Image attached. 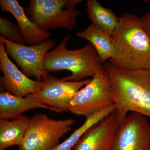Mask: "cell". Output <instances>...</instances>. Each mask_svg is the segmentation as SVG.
Here are the masks:
<instances>
[{
  "mask_svg": "<svg viewBox=\"0 0 150 150\" xmlns=\"http://www.w3.org/2000/svg\"><path fill=\"white\" fill-rule=\"evenodd\" d=\"M104 67L112 86L119 123L129 112H137L150 119V69H126L110 62Z\"/></svg>",
  "mask_w": 150,
  "mask_h": 150,
  "instance_id": "cell-1",
  "label": "cell"
},
{
  "mask_svg": "<svg viewBox=\"0 0 150 150\" xmlns=\"http://www.w3.org/2000/svg\"><path fill=\"white\" fill-rule=\"evenodd\" d=\"M120 18L118 27L111 35L114 53L109 62L126 69H150V41L141 18L125 13Z\"/></svg>",
  "mask_w": 150,
  "mask_h": 150,
  "instance_id": "cell-2",
  "label": "cell"
},
{
  "mask_svg": "<svg viewBox=\"0 0 150 150\" xmlns=\"http://www.w3.org/2000/svg\"><path fill=\"white\" fill-rule=\"evenodd\" d=\"M70 38V35H66L56 48L46 54L44 67L48 73L67 70L71 74L62 78V81H79L89 77H93L104 69L91 43L80 49L69 50L67 43Z\"/></svg>",
  "mask_w": 150,
  "mask_h": 150,
  "instance_id": "cell-3",
  "label": "cell"
},
{
  "mask_svg": "<svg viewBox=\"0 0 150 150\" xmlns=\"http://www.w3.org/2000/svg\"><path fill=\"white\" fill-rule=\"evenodd\" d=\"M82 0H31L25 8L28 18L44 30L64 29L71 30L76 26L81 14L76 9Z\"/></svg>",
  "mask_w": 150,
  "mask_h": 150,
  "instance_id": "cell-4",
  "label": "cell"
},
{
  "mask_svg": "<svg viewBox=\"0 0 150 150\" xmlns=\"http://www.w3.org/2000/svg\"><path fill=\"white\" fill-rule=\"evenodd\" d=\"M76 123L72 118L56 120L43 113L30 118L29 126L18 150H51Z\"/></svg>",
  "mask_w": 150,
  "mask_h": 150,
  "instance_id": "cell-5",
  "label": "cell"
},
{
  "mask_svg": "<svg viewBox=\"0 0 150 150\" xmlns=\"http://www.w3.org/2000/svg\"><path fill=\"white\" fill-rule=\"evenodd\" d=\"M114 104L112 86L105 68L78 92L70 103L69 112L86 118Z\"/></svg>",
  "mask_w": 150,
  "mask_h": 150,
  "instance_id": "cell-6",
  "label": "cell"
},
{
  "mask_svg": "<svg viewBox=\"0 0 150 150\" xmlns=\"http://www.w3.org/2000/svg\"><path fill=\"white\" fill-rule=\"evenodd\" d=\"M0 41L4 44L8 55L28 77H34L36 81H43L53 76L45 69L44 60L46 54L56 46L54 39H49L34 46L13 43L1 35Z\"/></svg>",
  "mask_w": 150,
  "mask_h": 150,
  "instance_id": "cell-7",
  "label": "cell"
},
{
  "mask_svg": "<svg viewBox=\"0 0 150 150\" xmlns=\"http://www.w3.org/2000/svg\"><path fill=\"white\" fill-rule=\"evenodd\" d=\"M111 150H150V123L147 117L130 112L119 123Z\"/></svg>",
  "mask_w": 150,
  "mask_h": 150,
  "instance_id": "cell-8",
  "label": "cell"
},
{
  "mask_svg": "<svg viewBox=\"0 0 150 150\" xmlns=\"http://www.w3.org/2000/svg\"><path fill=\"white\" fill-rule=\"evenodd\" d=\"M91 81V79L79 81H64L53 76L41 81L39 91L34 95L40 102L59 113L69 112L70 103L75 95Z\"/></svg>",
  "mask_w": 150,
  "mask_h": 150,
  "instance_id": "cell-9",
  "label": "cell"
},
{
  "mask_svg": "<svg viewBox=\"0 0 150 150\" xmlns=\"http://www.w3.org/2000/svg\"><path fill=\"white\" fill-rule=\"evenodd\" d=\"M0 69L3 73L0 78L1 88L13 95L24 97L35 95L40 86L41 81L30 79L20 71L9 58L4 44L0 41Z\"/></svg>",
  "mask_w": 150,
  "mask_h": 150,
  "instance_id": "cell-10",
  "label": "cell"
},
{
  "mask_svg": "<svg viewBox=\"0 0 150 150\" xmlns=\"http://www.w3.org/2000/svg\"><path fill=\"white\" fill-rule=\"evenodd\" d=\"M119 124L116 111L92 127L73 150H111Z\"/></svg>",
  "mask_w": 150,
  "mask_h": 150,
  "instance_id": "cell-11",
  "label": "cell"
},
{
  "mask_svg": "<svg viewBox=\"0 0 150 150\" xmlns=\"http://www.w3.org/2000/svg\"><path fill=\"white\" fill-rule=\"evenodd\" d=\"M0 6L2 12H8L14 17L28 46L38 45L49 40L51 33L40 29L34 23L17 1L1 0Z\"/></svg>",
  "mask_w": 150,
  "mask_h": 150,
  "instance_id": "cell-12",
  "label": "cell"
},
{
  "mask_svg": "<svg viewBox=\"0 0 150 150\" xmlns=\"http://www.w3.org/2000/svg\"><path fill=\"white\" fill-rule=\"evenodd\" d=\"M42 108L59 113L56 109L49 107L39 101L34 95L24 97L13 95L8 92L0 93V119H14L22 115L28 110Z\"/></svg>",
  "mask_w": 150,
  "mask_h": 150,
  "instance_id": "cell-13",
  "label": "cell"
},
{
  "mask_svg": "<svg viewBox=\"0 0 150 150\" xmlns=\"http://www.w3.org/2000/svg\"><path fill=\"white\" fill-rule=\"evenodd\" d=\"M30 118L21 115L14 119H0V150L19 146L29 126Z\"/></svg>",
  "mask_w": 150,
  "mask_h": 150,
  "instance_id": "cell-14",
  "label": "cell"
},
{
  "mask_svg": "<svg viewBox=\"0 0 150 150\" xmlns=\"http://www.w3.org/2000/svg\"><path fill=\"white\" fill-rule=\"evenodd\" d=\"M76 35L88 40L93 46L101 64L113 57L114 47L111 36L96 25L91 23L83 31L77 33Z\"/></svg>",
  "mask_w": 150,
  "mask_h": 150,
  "instance_id": "cell-15",
  "label": "cell"
},
{
  "mask_svg": "<svg viewBox=\"0 0 150 150\" xmlns=\"http://www.w3.org/2000/svg\"><path fill=\"white\" fill-rule=\"evenodd\" d=\"M86 6L92 23L111 36L119 25L120 18L112 10L103 6L96 0H87Z\"/></svg>",
  "mask_w": 150,
  "mask_h": 150,
  "instance_id": "cell-16",
  "label": "cell"
},
{
  "mask_svg": "<svg viewBox=\"0 0 150 150\" xmlns=\"http://www.w3.org/2000/svg\"><path fill=\"white\" fill-rule=\"evenodd\" d=\"M115 111L116 106L114 104L95 112L86 118L83 124L74 131L69 138L51 150H73L75 145L92 127Z\"/></svg>",
  "mask_w": 150,
  "mask_h": 150,
  "instance_id": "cell-17",
  "label": "cell"
},
{
  "mask_svg": "<svg viewBox=\"0 0 150 150\" xmlns=\"http://www.w3.org/2000/svg\"><path fill=\"white\" fill-rule=\"evenodd\" d=\"M0 35L11 42L25 45V40L19 26L8 19L0 18Z\"/></svg>",
  "mask_w": 150,
  "mask_h": 150,
  "instance_id": "cell-18",
  "label": "cell"
},
{
  "mask_svg": "<svg viewBox=\"0 0 150 150\" xmlns=\"http://www.w3.org/2000/svg\"><path fill=\"white\" fill-rule=\"evenodd\" d=\"M142 26L150 41V11L141 18Z\"/></svg>",
  "mask_w": 150,
  "mask_h": 150,
  "instance_id": "cell-19",
  "label": "cell"
}]
</instances>
